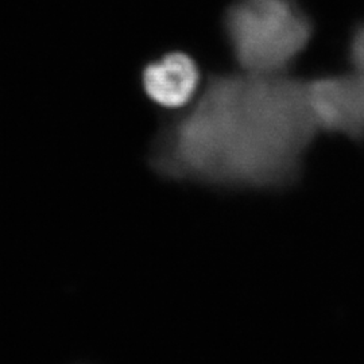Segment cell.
I'll return each instance as SVG.
<instances>
[{"label":"cell","mask_w":364,"mask_h":364,"mask_svg":"<svg viewBox=\"0 0 364 364\" xmlns=\"http://www.w3.org/2000/svg\"><path fill=\"white\" fill-rule=\"evenodd\" d=\"M224 33L243 72L284 75L313 38L314 23L299 0H235Z\"/></svg>","instance_id":"cell-2"},{"label":"cell","mask_w":364,"mask_h":364,"mask_svg":"<svg viewBox=\"0 0 364 364\" xmlns=\"http://www.w3.org/2000/svg\"><path fill=\"white\" fill-rule=\"evenodd\" d=\"M317 129L364 141V75L353 70L305 81Z\"/></svg>","instance_id":"cell-3"},{"label":"cell","mask_w":364,"mask_h":364,"mask_svg":"<svg viewBox=\"0 0 364 364\" xmlns=\"http://www.w3.org/2000/svg\"><path fill=\"white\" fill-rule=\"evenodd\" d=\"M317 132L304 80L216 75L162 132L151 165L180 181L279 189L299 178Z\"/></svg>","instance_id":"cell-1"},{"label":"cell","mask_w":364,"mask_h":364,"mask_svg":"<svg viewBox=\"0 0 364 364\" xmlns=\"http://www.w3.org/2000/svg\"><path fill=\"white\" fill-rule=\"evenodd\" d=\"M144 92L161 107L182 108L191 105L200 85L195 60L183 53H169L144 68Z\"/></svg>","instance_id":"cell-4"},{"label":"cell","mask_w":364,"mask_h":364,"mask_svg":"<svg viewBox=\"0 0 364 364\" xmlns=\"http://www.w3.org/2000/svg\"><path fill=\"white\" fill-rule=\"evenodd\" d=\"M348 60L356 72L364 75V22L352 31L348 42Z\"/></svg>","instance_id":"cell-5"}]
</instances>
